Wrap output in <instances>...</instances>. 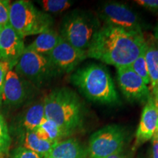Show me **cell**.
Returning <instances> with one entry per match:
<instances>
[{
  "label": "cell",
  "instance_id": "obj_1",
  "mask_svg": "<svg viewBox=\"0 0 158 158\" xmlns=\"http://www.w3.org/2000/svg\"><path fill=\"white\" fill-rule=\"evenodd\" d=\"M147 46L143 31L103 25L86 51L87 57L117 68L130 66Z\"/></svg>",
  "mask_w": 158,
  "mask_h": 158
},
{
  "label": "cell",
  "instance_id": "obj_2",
  "mask_svg": "<svg viewBox=\"0 0 158 158\" xmlns=\"http://www.w3.org/2000/svg\"><path fill=\"white\" fill-rule=\"evenodd\" d=\"M70 80L92 101L101 104H114L118 101L113 80L101 65L90 64L82 67L71 75Z\"/></svg>",
  "mask_w": 158,
  "mask_h": 158
},
{
  "label": "cell",
  "instance_id": "obj_3",
  "mask_svg": "<svg viewBox=\"0 0 158 158\" xmlns=\"http://www.w3.org/2000/svg\"><path fill=\"white\" fill-rule=\"evenodd\" d=\"M45 118L54 122L69 135L80 127L83 107L76 92L68 88H57L43 99Z\"/></svg>",
  "mask_w": 158,
  "mask_h": 158
},
{
  "label": "cell",
  "instance_id": "obj_4",
  "mask_svg": "<svg viewBox=\"0 0 158 158\" xmlns=\"http://www.w3.org/2000/svg\"><path fill=\"white\" fill-rule=\"evenodd\" d=\"M100 28L101 23L95 15L75 10L64 18L59 35L75 48L86 51Z\"/></svg>",
  "mask_w": 158,
  "mask_h": 158
},
{
  "label": "cell",
  "instance_id": "obj_5",
  "mask_svg": "<svg viewBox=\"0 0 158 158\" xmlns=\"http://www.w3.org/2000/svg\"><path fill=\"white\" fill-rule=\"evenodd\" d=\"M9 23L24 38L52 29L54 20L50 15L37 9L31 2L19 0L10 5Z\"/></svg>",
  "mask_w": 158,
  "mask_h": 158
},
{
  "label": "cell",
  "instance_id": "obj_6",
  "mask_svg": "<svg viewBox=\"0 0 158 158\" xmlns=\"http://www.w3.org/2000/svg\"><path fill=\"white\" fill-rule=\"evenodd\" d=\"M14 70L21 78L37 87L43 86L59 75L48 56L26 49Z\"/></svg>",
  "mask_w": 158,
  "mask_h": 158
},
{
  "label": "cell",
  "instance_id": "obj_7",
  "mask_svg": "<svg viewBox=\"0 0 158 158\" xmlns=\"http://www.w3.org/2000/svg\"><path fill=\"white\" fill-rule=\"evenodd\" d=\"M125 138V131L121 126H105L91 135L87 149L89 158H104L121 152Z\"/></svg>",
  "mask_w": 158,
  "mask_h": 158
},
{
  "label": "cell",
  "instance_id": "obj_8",
  "mask_svg": "<svg viewBox=\"0 0 158 158\" xmlns=\"http://www.w3.org/2000/svg\"><path fill=\"white\" fill-rule=\"evenodd\" d=\"M98 16L104 25L128 31H142L143 23L138 15L127 5L116 2H106L98 8Z\"/></svg>",
  "mask_w": 158,
  "mask_h": 158
},
{
  "label": "cell",
  "instance_id": "obj_9",
  "mask_svg": "<svg viewBox=\"0 0 158 158\" xmlns=\"http://www.w3.org/2000/svg\"><path fill=\"white\" fill-rule=\"evenodd\" d=\"M47 56L57 72L62 74L73 72L87 58V53L75 48L62 39Z\"/></svg>",
  "mask_w": 158,
  "mask_h": 158
},
{
  "label": "cell",
  "instance_id": "obj_10",
  "mask_svg": "<svg viewBox=\"0 0 158 158\" xmlns=\"http://www.w3.org/2000/svg\"><path fill=\"white\" fill-rule=\"evenodd\" d=\"M116 75L118 86L129 101L147 102L152 95L149 86L130 66L117 68Z\"/></svg>",
  "mask_w": 158,
  "mask_h": 158
},
{
  "label": "cell",
  "instance_id": "obj_11",
  "mask_svg": "<svg viewBox=\"0 0 158 158\" xmlns=\"http://www.w3.org/2000/svg\"><path fill=\"white\" fill-rule=\"evenodd\" d=\"M34 86L19 76L14 70H10L4 85L2 104L9 107L22 106L31 98Z\"/></svg>",
  "mask_w": 158,
  "mask_h": 158
},
{
  "label": "cell",
  "instance_id": "obj_12",
  "mask_svg": "<svg viewBox=\"0 0 158 158\" xmlns=\"http://www.w3.org/2000/svg\"><path fill=\"white\" fill-rule=\"evenodd\" d=\"M25 48L23 37L10 23L5 25L0 35V61L7 63L10 69L13 70L24 52Z\"/></svg>",
  "mask_w": 158,
  "mask_h": 158
},
{
  "label": "cell",
  "instance_id": "obj_13",
  "mask_svg": "<svg viewBox=\"0 0 158 158\" xmlns=\"http://www.w3.org/2000/svg\"><path fill=\"white\" fill-rule=\"evenodd\" d=\"M157 122L158 107L151 95L146 102L142 111L141 119L136 130L133 150H135L145 142L152 139L157 129Z\"/></svg>",
  "mask_w": 158,
  "mask_h": 158
},
{
  "label": "cell",
  "instance_id": "obj_14",
  "mask_svg": "<svg viewBox=\"0 0 158 158\" xmlns=\"http://www.w3.org/2000/svg\"><path fill=\"white\" fill-rule=\"evenodd\" d=\"M44 118V101L41 100L30 105L17 116L15 127L22 135L27 131H35Z\"/></svg>",
  "mask_w": 158,
  "mask_h": 158
},
{
  "label": "cell",
  "instance_id": "obj_15",
  "mask_svg": "<svg viewBox=\"0 0 158 158\" xmlns=\"http://www.w3.org/2000/svg\"><path fill=\"white\" fill-rule=\"evenodd\" d=\"M152 96L158 107V45L155 41H147L145 51Z\"/></svg>",
  "mask_w": 158,
  "mask_h": 158
},
{
  "label": "cell",
  "instance_id": "obj_16",
  "mask_svg": "<svg viewBox=\"0 0 158 158\" xmlns=\"http://www.w3.org/2000/svg\"><path fill=\"white\" fill-rule=\"evenodd\" d=\"M87 151L74 138L56 142L46 158H86Z\"/></svg>",
  "mask_w": 158,
  "mask_h": 158
},
{
  "label": "cell",
  "instance_id": "obj_17",
  "mask_svg": "<svg viewBox=\"0 0 158 158\" xmlns=\"http://www.w3.org/2000/svg\"><path fill=\"white\" fill-rule=\"evenodd\" d=\"M62 40L61 35L53 29L43 31L37 35V38L25 48L26 50L32 51L40 54L48 56Z\"/></svg>",
  "mask_w": 158,
  "mask_h": 158
},
{
  "label": "cell",
  "instance_id": "obj_18",
  "mask_svg": "<svg viewBox=\"0 0 158 158\" xmlns=\"http://www.w3.org/2000/svg\"><path fill=\"white\" fill-rule=\"evenodd\" d=\"M21 136H22L21 147L38 154L44 158L47 157L53 146L54 145V143L40 138L35 131H27Z\"/></svg>",
  "mask_w": 158,
  "mask_h": 158
},
{
  "label": "cell",
  "instance_id": "obj_19",
  "mask_svg": "<svg viewBox=\"0 0 158 158\" xmlns=\"http://www.w3.org/2000/svg\"><path fill=\"white\" fill-rule=\"evenodd\" d=\"M35 132L40 138L54 143L60 141L63 137L68 135L58 124L46 118L43 119Z\"/></svg>",
  "mask_w": 158,
  "mask_h": 158
},
{
  "label": "cell",
  "instance_id": "obj_20",
  "mask_svg": "<svg viewBox=\"0 0 158 158\" xmlns=\"http://www.w3.org/2000/svg\"><path fill=\"white\" fill-rule=\"evenodd\" d=\"M38 3L43 10L51 13H62L73 5V2L69 0H42Z\"/></svg>",
  "mask_w": 158,
  "mask_h": 158
},
{
  "label": "cell",
  "instance_id": "obj_21",
  "mask_svg": "<svg viewBox=\"0 0 158 158\" xmlns=\"http://www.w3.org/2000/svg\"><path fill=\"white\" fill-rule=\"evenodd\" d=\"M11 144V137L2 114H0V156L7 155Z\"/></svg>",
  "mask_w": 158,
  "mask_h": 158
},
{
  "label": "cell",
  "instance_id": "obj_22",
  "mask_svg": "<svg viewBox=\"0 0 158 158\" xmlns=\"http://www.w3.org/2000/svg\"><path fill=\"white\" fill-rule=\"evenodd\" d=\"M145 51L146 49L139 55V56L132 63L131 65H130V68H132V70H133L138 76H139L142 79H143L146 84L148 85L150 84V80L149 77V73H148L147 62H146Z\"/></svg>",
  "mask_w": 158,
  "mask_h": 158
},
{
  "label": "cell",
  "instance_id": "obj_23",
  "mask_svg": "<svg viewBox=\"0 0 158 158\" xmlns=\"http://www.w3.org/2000/svg\"><path fill=\"white\" fill-rule=\"evenodd\" d=\"M10 5V1L0 0V27H4L9 23Z\"/></svg>",
  "mask_w": 158,
  "mask_h": 158
},
{
  "label": "cell",
  "instance_id": "obj_24",
  "mask_svg": "<svg viewBox=\"0 0 158 158\" xmlns=\"http://www.w3.org/2000/svg\"><path fill=\"white\" fill-rule=\"evenodd\" d=\"M11 158H44L38 154L26 149L23 147H19L13 149L11 153Z\"/></svg>",
  "mask_w": 158,
  "mask_h": 158
},
{
  "label": "cell",
  "instance_id": "obj_25",
  "mask_svg": "<svg viewBox=\"0 0 158 158\" xmlns=\"http://www.w3.org/2000/svg\"><path fill=\"white\" fill-rule=\"evenodd\" d=\"M10 70V69L7 63L0 61V106H2V94L6 76Z\"/></svg>",
  "mask_w": 158,
  "mask_h": 158
},
{
  "label": "cell",
  "instance_id": "obj_26",
  "mask_svg": "<svg viewBox=\"0 0 158 158\" xmlns=\"http://www.w3.org/2000/svg\"><path fill=\"white\" fill-rule=\"evenodd\" d=\"M135 2L150 11L158 13V0H137Z\"/></svg>",
  "mask_w": 158,
  "mask_h": 158
},
{
  "label": "cell",
  "instance_id": "obj_27",
  "mask_svg": "<svg viewBox=\"0 0 158 158\" xmlns=\"http://www.w3.org/2000/svg\"><path fill=\"white\" fill-rule=\"evenodd\" d=\"M151 157L158 158V138L155 135L152 138Z\"/></svg>",
  "mask_w": 158,
  "mask_h": 158
},
{
  "label": "cell",
  "instance_id": "obj_28",
  "mask_svg": "<svg viewBox=\"0 0 158 158\" xmlns=\"http://www.w3.org/2000/svg\"><path fill=\"white\" fill-rule=\"evenodd\" d=\"M104 158H126V157L122 153V152H121L114 154V155L108 156V157H104Z\"/></svg>",
  "mask_w": 158,
  "mask_h": 158
},
{
  "label": "cell",
  "instance_id": "obj_29",
  "mask_svg": "<svg viewBox=\"0 0 158 158\" xmlns=\"http://www.w3.org/2000/svg\"><path fill=\"white\" fill-rule=\"evenodd\" d=\"M154 39H155L156 43L158 45V23L155 29V37H154Z\"/></svg>",
  "mask_w": 158,
  "mask_h": 158
},
{
  "label": "cell",
  "instance_id": "obj_30",
  "mask_svg": "<svg viewBox=\"0 0 158 158\" xmlns=\"http://www.w3.org/2000/svg\"><path fill=\"white\" fill-rule=\"evenodd\" d=\"M154 135L156 136V137L158 138V122H157V129H156V131L155 134H154Z\"/></svg>",
  "mask_w": 158,
  "mask_h": 158
},
{
  "label": "cell",
  "instance_id": "obj_31",
  "mask_svg": "<svg viewBox=\"0 0 158 158\" xmlns=\"http://www.w3.org/2000/svg\"><path fill=\"white\" fill-rule=\"evenodd\" d=\"M2 29H3L2 27H0V35H1V33H2Z\"/></svg>",
  "mask_w": 158,
  "mask_h": 158
},
{
  "label": "cell",
  "instance_id": "obj_32",
  "mask_svg": "<svg viewBox=\"0 0 158 158\" xmlns=\"http://www.w3.org/2000/svg\"><path fill=\"white\" fill-rule=\"evenodd\" d=\"M150 158H152V157H150Z\"/></svg>",
  "mask_w": 158,
  "mask_h": 158
}]
</instances>
